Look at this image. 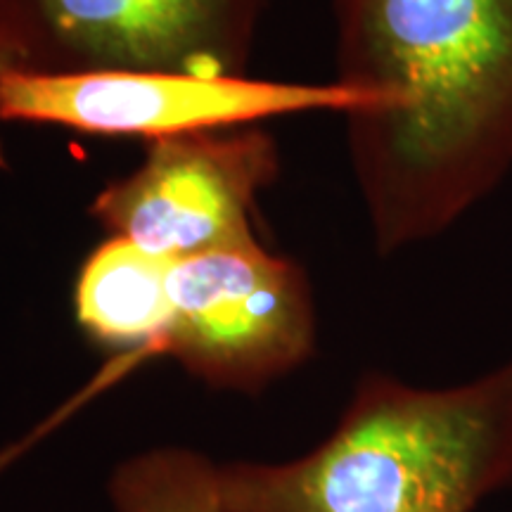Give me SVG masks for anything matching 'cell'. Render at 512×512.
<instances>
[{
  "mask_svg": "<svg viewBox=\"0 0 512 512\" xmlns=\"http://www.w3.org/2000/svg\"><path fill=\"white\" fill-rule=\"evenodd\" d=\"M171 266L128 240L102 242L83 261L74 287L79 328L121 356H159L171 313Z\"/></svg>",
  "mask_w": 512,
  "mask_h": 512,
  "instance_id": "obj_7",
  "label": "cell"
},
{
  "mask_svg": "<svg viewBox=\"0 0 512 512\" xmlns=\"http://www.w3.org/2000/svg\"><path fill=\"white\" fill-rule=\"evenodd\" d=\"M169 302L159 356L209 387L256 394L316 349L304 268L261 242L174 261Z\"/></svg>",
  "mask_w": 512,
  "mask_h": 512,
  "instance_id": "obj_5",
  "label": "cell"
},
{
  "mask_svg": "<svg viewBox=\"0 0 512 512\" xmlns=\"http://www.w3.org/2000/svg\"><path fill=\"white\" fill-rule=\"evenodd\" d=\"M337 79L375 249L451 228L512 169V0H332Z\"/></svg>",
  "mask_w": 512,
  "mask_h": 512,
  "instance_id": "obj_1",
  "label": "cell"
},
{
  "mask_svg": "<svg viewBox=\"0 0 512 512\" xmlns=\"http://www.w3.org/2000/svg\"><path fill=\"white\" fill-rule=\"evenodd\" d=\"M147 145L138 169L105 185L91 204L110 238L166 261L259 242L256 202L280 171L273 136L249 126Z\"/></svg>",
  "mask_w": 512,
  "mask_h": 512,
  "instance_id": "obj_6",
  "label": "cell"
},
{
  "mask_svg": "<svg viewBox=\"0 0 512 512\" xmlns=\"http://www.w3.org/2000/svg\"><path fill=\"white\" fill-rule=\"evenodd\" d=\"M8 72H17V62H15V55L10 53V48L0 43V79H3ZM0 169H8V157H5L3 140H0Z\"/></svg>",
  "mask_w": 512,
  "mask_h": 512,
  "instance_id": "obj_10",
  "label": "cell"
},
{
  "mask_svg": "<svg viewBox=\"0 0 512 512\" xmlns=\"http://www.w3.org/2000/svg\"><path fill=\"white\" fill-rule=\"evenodd\" d=\"M264 0H0L17 72L245 74Z\"/></svg>",
  "mask_w": 512,
  "mask_h": 512,
  "instance_id": "obj_3",
  "label": "cell"
},
{
  "mask_svg": "<svg viewBox=\"0 0 512 512\" xmlns=\"http://www.w3.org/2000/svg\"><path fill=\"white\" fill-rule=\"evenodd\" d=\"M121 370H124V368L117 366V363H110V366H107L105 370H102V373H100L98 377H95L91 387H88L86 392H83V394L76 396V399H74L72 403H67V406L62 408V411H57V413L50 415V418H48L46 422H41V425H38L34 432H29V434H27V437H22L19 441H15V444L5 446L3 451H0V475H3V472L8 470V467H10L12 463H15V460L22 458L24 453H29L31 448H34V446L38 444V441L46 439L48 434L53 432L57 425H62V422L67 420L69 415H72V413L76 411V408L81 406L83 401L91 399V396H93V394H98L100 389L110 387V384H112L114 380H119V375H126V373H121Z\"/></svg>",
  "mask_w": 512,
  "mask_h": 512,
  "instance_id": "obj_9",
  "label": "cell"
},
{
  "mask_svg": "<svg viewBox=\"0 0 512 512\" xmlns=\"http://www.w3.org/2000/svg\"><path fill=\"white\" fill-rule=\"evenodd\" d=\"M512 482V361L451 389L366 375L323 444L216 467L223 512H472Z\"/></svg>",
  "mask_w": 512,
  "mask_h": 512,
  "instance_id": "obj_2",
  "label": "cell"
},
{
  "mask_svg": "<svg viewBox=\"0 0 512 512\" xmlns=\"http://www.w3.org/2000/svg\"><path fill=\"white\" fill-rule=\"evenodd\" d=\"M117 512H223L216 467L188 448H157L128 458L110 479Z\"/></svg>",
  "mask_w": 512,
  "mask_h": 512,
  "instance_id": "obj_8",
  "label": "cell"
},
{
  "mask_svg": "<svg viewBox=\"0 0 512 512\" xmlns=\"http://www.w3.org/2000/svg\"><path fill=\"white\" fill-rule=\"evenodd\" d=\"M373 107V98L344 83L259 81L245 74L185 72L29 74L0 79V119L60 126L93 136L162 140L235 131L302 112Z\"/></svg>",
  "mask_w": 512,
  "mask_h": 512,
  "instance_id": "obj_4",
  "label": "cell"
}]
</instances>
